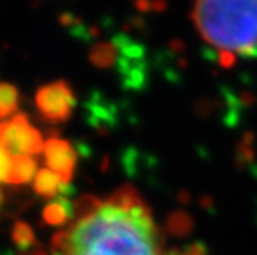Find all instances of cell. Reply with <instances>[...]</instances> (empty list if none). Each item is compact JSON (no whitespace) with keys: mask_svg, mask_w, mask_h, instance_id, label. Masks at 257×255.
<instances>
[{"mask_svg":"<svg viewBox=\"0 0 257 255\" xmlns=\"http://www.w3.org/2000/svg\"><path fill=\"white\" fill-rule=\"evenodd\" d=\"M2 255H12V252H4Z\"/></svg>","mask_w":257,"mask_h":255,"instance_id":"13","label":"cell"},{"mask_svg":"<svg viewBox=\"0 0 257 255\" xmlns=\"http://www.w3.org/2000/svg\"><path fill=\"white\" fill-rule=\"evenodd\" d=\"M12 238H14L15 245L19 247L20 252H27L32 245H34V242H35L34 232H32L29 224H25V222H17V224L14 225Z\"/></svg>","mask_w":257,"mask_h":255,"instance_id":"10","label":"cell"},{"mask_svg":"<svg viewBox=\"0 0 257 255\" xmlns=\"http://www.w3.org/2000/svg\"><path fill=\"white\" fill-rule=\"evenodd\" d=\"M0 126H2V124H0Z\"/></svg>","mask_w":257,"mask_h":255,"instance_id":"14","label":"cell"},{"mask_svg":"<svg viewBox=\"0 0 257 255\" xmlns=\"http://www.w3.org/2000/svg\"><path fill=\"white\" fill-rule=\"evenodd\" d=\"M45 162L48 169L62 177L63 184H68L73 176V169L76 164V153L70 146L68 141L52 138L45 143Z\"/></svg>","mask_w":257,"mask_h":255,"instance_id":"5","label":"cell"},{"mask_svg":"<svg viewBox=\"0 0 257 255\" xmlns=\"http://www.w3.org/2000/svg\"><path fill=\"white\" fill-rule=\"evenodd\" d=\"M2 202H4V196H2V192H0V205H2Z\"/></svg>","mask_w":257,"mask_h":255,"instance_id":"12","label":"cell"},{"mask_svg":"<svg viewBox=\"0 0 257 255\" xmlns=\"http://www.w3.org/2000/svg\"><path fill=\"white\" fill-rule=\"evenodd\" d=\"M19 91L14 85L0 83V118H9L17 111Z\"/></svg>","mask_w":257,"mask_h":255,"instance_id":"9","label":"cell"},{"mask_svg":"<svg viewBox=\"0 0 257 255\" xmlns=\"http://www.w3.org/2000/svg\"><path fill=\"white\" fill-rule=\"evenodd\" d=\"M76 212V207L70 202V199L58 196L48 202L43 209V220L48 225H63L65 222L73 219Z\"/></svg>","mask_w":257,"mask_h":255,"instance_id":"6","label":"cell"},{"mask_svg":"<svg viewBox=\"0 0 257 255\" xmlns=\"http://www.w3.org/2000/svg\"><path fill=\"white\" fill-rule=\"evenodd\" d=\"M191 19L201 39L224 57L257 50V2L204 0L194 4Z\"/></svg>","mask_w":257,"mask_h":255,"instance_id":"2","label":"cell"},{"mask_svg":"<svg viewBox=\"0 0 257 255\" xmlns=\"http://www.w3.org/2000/svg\"><path fill=\"white\" fill-rule=\"evenodd\" d=\"M62 186V177L55 174L52 169H48V167L38 171L34 179V191L42 197H53L55 194L60 192Z\"/></svg>","mask_w":257,"mask_h":255,"instance_id":"8","label":"cell"},{"mask_svg":"<svg viewBox=\"0 0 257 255\" xmlns=\"http://www.w3.org/2000/svg\"><path fill=\"white\" fill-rule=\"evenodd\" d=\"M35 105L45 121L60 123L72 115L75 108V96L72 88L65 81L45 85L37 90Z\"/></svg>","mask_w":257,"mask_h":255,"instance_id":"4","label":"cell"},{"mask_svg":"<svg viewBox=\"0 0 257 255\" xmlns=\"http://www.w3.org/2000/svg\"><path fill=\"white\" fill-rule=\"evenodd\" d=\"M62 255H201L166 252L150 207L133 187H121L108 199L85 197L76 219L53 237Z\"/></svg>","mask_w":257,"mask_h":255,"instance_id":"1","label":"cell"},{"mask_svg":"<svg viewBox=\"0 0 257 255\" xmlns=\"http://www.w3.org/2000/svg\"><path fill=\"white\" fill-rule=\"evenodd\" d=\"M0 143L14 156H34L45 149L42 134L29 123L24 113H17L0 126Z\"/></svg>","mask_w":257,"mask_h":255,"instance_id":"3","label":"cell"},{"mask_svg":"<svg viewBox=\"0 0 257 255\" xmlns=\"http://www.w3.org/2000/svg\"><path fill=\"white\" fill-rule=\"evenodd\" d=\"M10 162H12V157L10 153L5 149V146L0 143V182H5L10 169Z\"/></svg>","mask_w":257,"mask_h":255,"instance_id":"11","label":"cell"},{"mask_svg":"<svg viewBox=\"0 0 257 255\" xmlns=\"http://www.w3.org/2000/svg\"><path fill=\"white\" fill-rule=\"evenodd\" d=\"M37 161L32 156H14L5 182L12 184V186L25 184L34 176H37Z\"/></svg>","mask_w":257,"mask_h":255,"instance_id":"7","label":"cell"}]
</instances>
